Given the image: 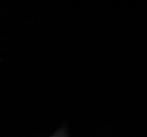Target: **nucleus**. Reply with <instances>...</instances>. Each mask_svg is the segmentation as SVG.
<instances>
[]
</instances>
